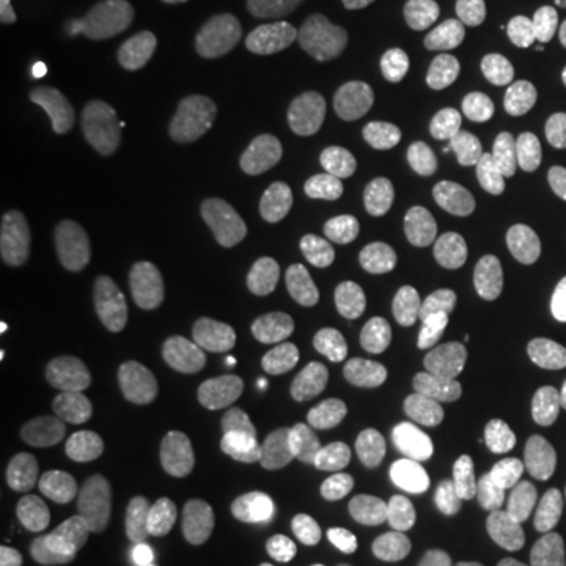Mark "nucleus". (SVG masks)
Listing matches in <instances>:
<instances>
[{
	"mask_svg": "<svg viewBox=\"0 0 566 566\" xmlns=\"http://www.w3.org/2000/svg\"><path fill=\"white\" fill-rule=\"evenodd\" d=\"M417 174L449 197H535L566 181V0L480 17L417 95Z\"/></svg>",
	"mask_w": 566,
	"mask_h": 566,
	"instance_id": "f257e3e1",
	"label": "nucleus"
},
{
	"mask_svg": "<svg viewBox=\"0 0 566 566\" xmlns=\"http://www.w3.org/2000/svg\"><path fill=\"white\" fill-rule=\"evenodd\" d=\"M150 504L189 520L229 566H370L346 495L268 433H189L158 449Z\"/></svg>",
	"mask_w": 566,
	"mask_h": 566,
	"instance_id": "f03ea898",
	"label": "nucleus"
},
{
	"mask_svg": "<svg viewBox=\"0 0 566 566\" xmlns=\"http://www.w3.org/2000/svg\"><path fill=\"white\" fill-rule=\"evenodd\" d=\"M409 566H566V535L551 520L520 512V504L464 495V504H449L417 535Z\"/></svg>",
	"mask_w": 566,
	"mask_h": 566,
	"instance_id": "7ed1b4c3",
	"label": "nucleus"
},
{
	"mask_svg": "<svg viewBox=\"0 0 566 566\" xmlns=\"http://www.w3.org/2000/svg\"><path fill=\"white\" fill-rule=\"evenodd\" d=\"M0 103L9 118L80 111V63L55 32V0H0Z\"/></svg>",
	"mask_w": 566,
	"mask_h": 566,
	"instance_id": "20e7f679",
	"label": "nucleus"
},
{
	"mask_svg": "<svg viewBox=\"0 0 566 566\" xmlns=\"http://www.w3.org/2000/svg\"><path fill=\"white\" fill-rule=\"evenodd\" d=\"M338 158L346 174H394V166H417V103L409 95H363L338 111Z\"/></svg>",
	"mask_w": 566,
	"mask_h": 566,
	"instance_id": "39448f33",
	"label": "nucleus"
},
{
	"mask_svg": "<svg viewBox=\"0 0 566 566\" xmlns=\"http://www.w3.org/2000/svg\"><path fill=\"white\" fill-rule=\"evenodd\" d=\"M237 363V331L212 315V307H181L166 331H158V378L174 394H205V386H221Z\"/></svg>",
	"mask_w": 566,
	"mask_h": 566,
	"instance_id": "423d86ee",
	"label": "nucleus"
}]
</instances>
